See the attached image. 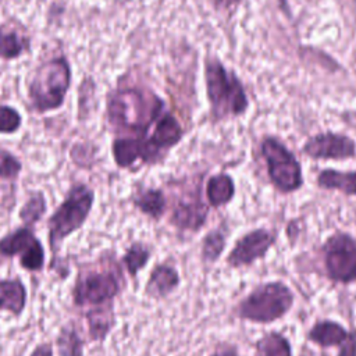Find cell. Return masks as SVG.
Here are the masks:
<instances>
[{"mask_svg":"<svg viewBox=\"0 0 356 356\" xmlns=\"http://www.w3.org/2000/svg\"><path fill=\"white\" fill-rule=\"evenodd\" d=\"M179 284V275L174 267L157 266L146 284V293L153 298H163L172 292Z\"/></svg>","mask_w":356,"mask_h":356,"instance_id":"9a60e30c","label":"cell"},{"mask_svg":"<svg viewBox=\"0 0 356 356\" xmlns=\"http://www.w3.org/2000/svg\"><path fill=\"white\" fill-rule=\"evenodd\" d=\"M293 305V293L281 281L254 288L238 306V316L254 323H271L285 316Z\"/></svg>","mask_w":356,"mask_h":356,"instance_id":"5b68a950","label":"cell"},{"mask_svg":"<svg viewBox=\"0 0 356 356\" xmlns=\"http://www.w3.org/2000/svg\"><path fill=\"white\" fill-rule=\"evenodd\" d=\"M275 235L264 228L249 231L241 236L227 257L231 267L249 266L254 260L264 257L268 249L274 245Z\"/></svg>","mask_w":356,"mask_h":356,"instance_id":"30bf717a","label":"cell"},{"mask_svg":"<svg viewBox=\"0 0 356 356\" xmlns=\"http://www.w3.org/2000/svg\"><path fill=\"white\" fill-rule=\"evenodd\" d=\"M89 332L93 339H103L114 324V316L111 310L99 309L88 313Z\"/></svg>","mask_w":356,"mask_h":356,"instance_id":"7402d4cb","label":"cell"},{"mask_svg":"<svg viewBox=\"0 0 356 356\" xmlns=\"http://www.w3.org/2000/svg\"><path fill=\"white\" fill-rule=\"evenodd\" d=\"M134 206L145 216L159 220L167 209V199L159 188H140L132 195Z\"/></svg>","mask_w":356,"mask_h":356,"instance_id":"5bb4252c","label":"cell"},{"mask_svg":"<svg viewBox=\"0 0 356 356\" xmlns=\"http://www.w3.org/2000/svg\"><path fill=\"white\" fill-rule=\"evenodd\" d=\"M46 210H47L46 197L43 192L38 191V192H33L19 209V218L25 224V227L31 228L44 216Z\"/></svg>","mask_w":356,"mask_h":356,"instance_id":"44dd1931","label":"cell"},{"mask_svg":"<svg viewBox=\"0 0 356 356\" xmlns=\"http://www.w3.org/2000/svg\"><path fill=\"white\" fill-rule=\"evenodd\" d=\"M0 254H19V264L28 271H38L44 264V249L29 227H21L0 239Z\"/></svg>","mask_w":356,"mask_h":356,"instance_id":"ba28073f","label":"cell"},{"mask_svg":"<svg viewBox=\"0 0 356 356\" xmlns=\"http://www.w3.org/2000/svg\"><path fill=\"white\" fill-rule=\"evenodd\" d=\"M29 50L31 38L24 31L8 24L0 25V60H15Z\"/></svg>","mask_w":356,"mask_h":356,"instance_id":"4fadbf2b","label":"cell"},{"mask_svg":"<svg viewBox=\"0 0 356 356\" xmlns=\"http://www.w3.org/2000/svg\"><path fill=\"white\" fill-rule=\"evenodd\" d=\"M71 64L64 56L44 61L35 70L26 85V96L31 108L38 114L61 108L71 88Z\"/></svg>","mask_w":356,"mask_h":356,"instance_id":"3957f363","label":"cell"},{"mask_svg":"<svg viewBox=\"0 0 356 356\" xmlns=\"http://www.w3.org/2000/svg\"><path fill=\"white\" fill-rule=\"evenodd\" d=\"M338 356H356V331L348 334L346 339L341 343Z\"/></svg>","mask_w":356,"mask_h":356,"instance_id":"83f0119b","label":"cell"},{"mask_svg":"<svg viewBox=\"0 0 356 356\" xmlns=\"http://www.w3.org/2000/svg\"><path fill=\"white\" fill-rule=\"evenodd\" d=\"M31 356H53V348L50 343H42L35 348Z\"/></svg>","mask_w":356,"mask_h":356,"instance_id":"f546056e","label":"cell"},{"mask_svg":"<svg viewBox=\"0 0 356 356\" xmlns=\"http://www.w3.org/2000/svg\"><path fill=\"white\" fill-rule=\"evenodd\" d=\"M257 356H292L288 339L275 331L267 332L256 343Z\"/></svg>","mask_w":356,"mask_h":356,"instance_id":"ffe728a7","label":"cell"},{"mask_svg":"<svg viewBox=\"0 0 356 356\" xmlns=\"http://www.w3.org/2000/svg\"><path fill=\"white\" fill-rule=\"evenodd\" d=\"M21 170V160L7 149H0V178L14 181L15 178H18Z\"/></svg>","mask_w":356,"mask_h":356,"instance_id":"4316f807","label":"cell"},{"mask_svg":"<svg viewBox=\"0 0 356 356\" xmlns=\"http://www.w3.org/2000/svg\"><path fill=\"white\" fill-rule=\"evenodd\" d=\"M150 257L149 249L142 243H132L125 252L122 261L131 275H135L140 268L145 267Z\"/></svg>","mask_w":356,"mask_h":356,"instance_id":"cb8c5ba5","label":"cell"},{"mask_svg":"<svg viewBox=\"0 0 356 356\" xmlns=\"http://www.w3.org/2000/svg\"><path fill=\"white\" fill-rule=\"evenodd\" d=\"M324 267L330 280L356 281V239L345 232L331 235L323 245Z\"/></svg>","mask_w":356,"mask_h":356,"instance_id":"52a82bcc","label":"cell"},{"mask_svg":"<svg viewBox=\"0 0 356 356\" xmlns=\"http://www.w3.org/2000/svg\"><path fill=\"white\" fill-rule=\"evenodd\" d=\"M225 248V235L218 231H210L202 242V256L206 261H216Z\"/></svg>","mask_w":356,"mask_h":356,"instance_id":"d4e9b609","label":"cell"},{"mask_svg":"<svg viewBox=\"0 0 356 356\" xmlns=\"http://www.w3.org/2000/svg\"><path fill=\"white\" fill-rule=\"evenodd\" d=\"M22 125L21 113L10 104H0V134H15Z\"/></svg>","mask_w":356,"mask_h":356,"instance_id":"484cf974","label":"cell"},{"mask_svg":"<svg viewBox=\"0 0 356 356\" xmlns=\"http://www.w3.org/2000/svg\"><path fill=\"white\" fill-rule=\"evenodd\" d=\"M317 185L323 189H335L349 196L356 195V171L321 170L317 175Z\"/></svg>","mask_w":356,"mask_h":356,"instance_id":"ac0fdd59","label":"cell"},{"mask_svg":"<svg viewBox=\"0 0 356 356\" xmlns=\"http://www.w3.org/2000/svg\"><path fill=\"white\" fill-rule=\"evenodd\" d=\"M235 195V184L228 174L211 175L206 182V199L210 206L221 207L232 200Z\"/></svg>","mask_w":356,"mask_h":356,"instance_id":"2e32d148","label":"cell"},{"mask_svg":"<svg viewBox=\"0 0 356 356\" xmlns=\"http://www.w3.org/2000/svg\"><path fill=\"white\" fill-rule=\"evenodd\" d=\"M60 356H83V341L74 328H64L57 338Z\"/></svg>","mask_w":356,"mask_h":356,"instance_id":"603a6c76","label":"cell"},{"mask_svg":"<svg viewBox=\"0 0 356 356\" xmlns=\"http://www.w3.org/2000/svg\"><path fill=\"white\" fill-rule=\"evenodd\" d=\"M26 303V291L19 280L0 281V310L21 314Z\"/></svg>","mask_w":356,"mask_h":356,"instance_id":"d6986e66","label":"cell"},{"mask_svg":"<svg viewBox=\"0 0 356 356\" xmlns=\"http://www.w3.org/2000/svg\"><path fill=\"white\" fill-rule=\"evenodd\" d=\"M348 334L349 332L339 323L331 321V320H323V321H317L313 325V328L309 331V339L317 343L318 346L330 348V346L341 345L346 339Z\"/></svg>","mask_w":356,"mask_h":356,"instance_id":"e0dca14e","label":"cell"},{"mask_svg":"<svg viewBox=\"0 0 356 356\" xmlns=\"http://www.w3.org/2000/svg\"><path fill=\"white\" fill-rule=\"evenodd\" d=\"M95 203V192L86 184H75L70 188L65 199L54 210L47 221L49 245L56 252L60 243L78 231L88 220Z\"/></svg>","mask_w":356,"mask_h":356,"instance_id":"277c9868","label":"cell"},{"mask_svg":"<svg viewBox=\"0 0 356 356\" xmlns=\"http://www.w3.org/2000/svg\"><path fill=\"white\" fill-rule=\"evenodd\" d=\"M165 110L164 100L145 86L114 89L106 100V118L117 136L146 139Z\"/></svg>","mask_w":356,"mask_h":356,"instance_id":"6da1fadb","label":"cell"},{"mask_svg":"<svg viewBox=\"0 0 356 356\" xmlns=\"http://www.w3.org/2000/svg\"><path fill=\"white\" fill-rule=\"evenodd\" d=\"M209 207L197 196L182 199L177 203L171 213V224L182 231H197L207 220Z\"/></svg>","mask_w":356,"mask_h":356,"instance_id":"7c38bea8","label":"cell"},{"mask_svg":"<svg viewBox=\"0 0 356 356\" xmlns=\"http://www.w3.org/2000/svg\"><path fill=\"white\" fill-rule=\"evenodd\" d=\"M261 154L267 164L268 178L280 192L291 193L303 185L302 165L281 140L266 138L261 142Z\"/></svg>","mask_w":356,"mask_h":356,"instance_id":"8992f818","label":"cell"},{"mask_svg":"<svg viewBox=\"0 0 356 356\" xmlns=\"http://www.w3.org/2000/svg\"><path fill=\"white\" fill-rule=\"evenodd\" d=\"M302 150L314 160H345L356 156V143L342 134L320 132L309 138Z\"/></svg>","mask_w":356,"mask_h":356,"instance_id":"9c48e42d","label":"cell"},{"mask_svg":"<svg viewBox=\"0 0 356 356\" xmlns=\"http://www.w3.org/2000/svg\"><path fill=\"white\" fill-rule=\"evenodd\" d=\"M204 83L210 115L214 121L246 113L249 99L241 79L216 57L204 61Z\"/></svg>","mask_w":356,"mask_h":356,"instance_id":"7a4b0ae2","label":"cell"},{"mask_svg":"<svg viewBox=\"0 0 356 356\" xmlns=\"http://www.w3.org/2000/svg\"><path fill=\"white\" fill-rule=\"evenodd\" d=\"M242 0H211L213 6L217 8V10H221V11H228L234 7H236Z\"/></svg>","mask_w":356,"mask_h":356,"instance_id":"f1b7e54d","label":"cell"},{"mask_svg":"<svg viewBox=\"0 0 356 356\" xmlns=\"http://www.w3.org/2000/svg\"><path fill=\"white\" fill-rule=\"evenodd\" d=\"M211 356H236V350H235L234 348H228V349L216 352V353H213Z\"/></svg>","mask_w":356,"mask_h":356,"instance_id":"4dcf8cb0","label":"cell"},{"mask_svg":"<svg viewBox=\"0 0 356 356\" xmlns=\"http://www.w3.org/2000/svg\"><path fill=\"white\" fill-rule=\"evenodd\" d=\"M118 292L120 284L114 274L93 273L76 282L72 295L76 305H92L110 300Z\"/></svg>","mask_w":356,"mask_h":356,"instance_id":"8fae6325","label":"cell"}]
</instances>
